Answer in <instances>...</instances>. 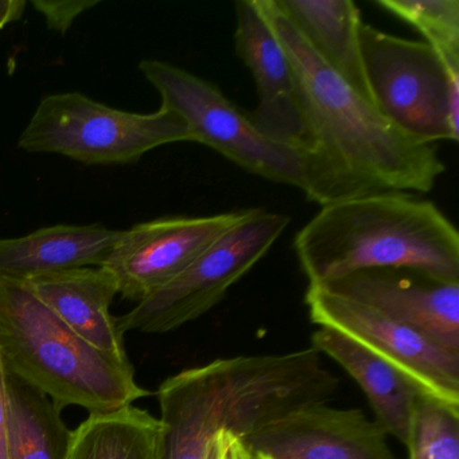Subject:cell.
<instances>
[{
  "mask_svg": "<svg viewBox=\"0 0 459 459\" xmlns=\"http://www.w3.org/2000/svg\"><path fill=\"white\" fill-rule=\"evenodd\" d=\"M291 60L307 130L302 154L306 198L319 206L384 192L429 193L446 171L434 144L392 125L335 74L281 14L262 0Z\"/></svg>",
  "mask_w": 459,
  "mask_h": 459,
  "instance_id": "cell-1",
  "label": "cell"
},
{
  "mask_svg": "<svg viewBox=\"0 0 459 459\" xmlns=\"http://www.w3.org/2000/svg\"><path fill=\"white\" fill-rule=\"evenodd\" d=\"M340 381L314 348L219 359L166 378L158 459H213L214 439H246L264 424L306 405L326 403Z\"/></svg>",
  "mask_w": 459,
  "mask_h": 459,
  "instance_id": "cell-2",
  "label": "cell"
},
{
  "mask_svg": "<svg viewBox=\"0 0 459 459\" xmlns=\"http://www.w3.org/2000/svg\"><path fill=\"white\" fill-rule=\"evenodd\" d=\"M308 284L372 268H411L459 281V233L432 201L384 192L321 206L295 235Z\"/></svg>",
  "mask_w": 459,
  "mask_h": 459,
  "instance_id": "cell-3",
  "label": "cell"
},
{
  "mask_svg": "<svg viewBox=\"0 0 459 459\" xmlns=\"http://www.w3.org/2000/svg\"><path fill=\"white\" fill-rule=\"evenodd\" d=\"M0 356L9 375L56 407L106 413L150 396L131 362L96 349L64 324L20 279L0 275Z\"/></svg>",
  "mask_w": 459,
  "mask_h": 459,
  "instance_id": "cell-4",
  "label": "cell"
},
{
  "mask_svg": "<svg viewBox=\"0 0 459 459\" xmlns=\"http://www.w3.org/2000/svg\"><path fill=\"white\" fill-rule=\"evenodd\" d=\"M195 142L170 109L133 114L79 92L42 99L18 146L28 152L61 154L84 165H127L165 144Z\"/></svg>",
  "mask_w": 459,
  "mask_h": 459,
  "instance_id": "cell-5",
  "label": "cell"
},
{
  "mask_svg": "<svg viewBox=\"0 0 459 459\" xmlns=\"http://www.w3.org/2000/svg\"><path fill=\"white\" fill-rule=\"evenodd\" d=\"M365 76L373 104L392 125L420 142L459 139V69L426 42L411 41L362 23Z\"/></svg>",
  "mask_w": 459,
  "mask_h": 459,
  "instance_id": "cell-6",
  "label": "cell"
},
{
  "mask_svg": "<svg viewBox=\"0 0 459 459\" xmlns=\"http://www.w3.org/2000/svg\"><path fill=\"white\" fill-rule=\"evenodd\" d=\"M290 221L286 214L252 209L184 273L117 316L120 332L162 334L205 316L270 252Z\"/></svg>",
  "mask_w": 459,
  "mask_h": 459,
  "instance_id": "cell-7",
  "label": "cell"
},
{
  "mask_svg": "<svg viewBox=\"0 0 459 459\" xmlns=\"http://www.w3.org/2000/svg\"><path fill=\"white\" fill-rule=\"evenodd\" d=\"M139 69L160 93V107L182 117L195 143L211 147L248 173L302 190L299 152L263 134L248 112L216 84L165 61L143 60Z\"/></svg>",
  "mask_w": 459,
  "mask_h": 459,
  "instance_id": "cell-8",
  "label": "cell"
},
{
  "mask_svg": "<svg viewBox=\"0 0 459 459\" xmlns=\"http://www.w3.org/2000/svg\"><path fill=\"white\" fill-rule=\"evenodd\" d=\"M305 303L313 324L359 343L412 381L421 394L459 408V351L322 284H308Z\"/></svg>",
  "mask_w": 459,
  "mask_h": 459,
  "instance_id": "cell-9",
  "label": "cell"
},
{
  "mask_svg": "<svg viewBox=\"0 0 459 459\" xmlns=\"http://www.w3.org/2000/svg\"><path fill=\"white\" fill-rule=\"evenodd\" d=\"M252 209L212 216L162 217L122 230L107 259L119 294L139 303L184 273L209 247L251 214Z\"/></svg>",
  "mask_w": 459,
  "mask_h": 459,
  "instance_id": "cell-10",
  "label": "cell"
},
{
  "mask_svg": "<svg viewBox=\"0 0 459 459\" xmlns=\"http://www.w3.org/2000/svg\"><path fill=\"white\" fill-rule=\"evenodd\" d=\"M235 7L236 55L251 72L259 96L249 117L263 134L302 157L307 130L291 60L268 22L262 0H238Z\"/></svg>",
  "mask_w": 459,
  "mask_h": 459,
  "instance_id": "cell-11",
  "label": "cell"
},
{
  "mask_svg": "<svg viewBox=\"0 0 459 459\" xmlns=\"http://www.w3.org/2000/svg\"><path fill=\"white\" fill-rule=\"evenodd\" d=\"M388 435L361 410L306 405L260 427L243 440L268 459H397Z\"/></svg>",
  "mask_w": 459,
  "mask_h": 459,
  "instance_id": "cell-12",
  "label": "cell"
},
{
  "mask_svg": "<svg viewBox=\"0 0 459 459\" xmlns=\"http://www.w3.org/2000/svg\"><path fill=\"white\" fill-rule=\"evenodd\" d=\"M322 284L459 351V281L411 268H372Z\"/></svg>",
  "mask_w": 459,
  "mask_h": 459,
  "instance_id": "cell-13",
  "label": "cell"
},
{
  "mask_svg": "<svg viewBox=\"0 0 459 459\" xmlns=\"http://www.w3.org/2000/svg\"><path fill=\"white\" fill-rule=\"evenodd\" d=\"M26 286L64 324L103 353L130 362L125 334L111 314L119 294L117 278L106 267H85L26 279Z\"/></svg>",
  "mask_w": 459,
  "mask_h": 459,
  "instance_id": "cell-14",
  "label": "cell"
},
{
  "mask_svg": "<svg viewBox=\"0 0 459 459\" xmlns=\"http://www.w3.org/2000/svg\"><path fill=\"white\" fill-rule=\"evenodd\" d=\"M122 230L100 224L55 225L22 238H0V275L26 279L85 267H103Z\"/></svg>",
  "mask_w": 459,
  "mask_h": 459,
  "instance_id": "cell-15",
  "label": "cell"
},
{
  "mask_svg": "<svg viewBox=\"0 0 459 459\" xmlns=\"http://www.w3.org/2000/svg\"><path fill=\"white\" fill-rule=\"evenodd\" d=\"M311 348L334 359L367 394L377 426L407 446L421 392L391 365L334 330L319 327Z\"/></svg>",
  "mask_w": 459,
  "mask_h": 459,
  "instance_id": "cell-16",
  "label": "cell"
},
{
  "mask_svg": "<svg viewBox=\"0 0 459 459\" xmlns=\"http://www.w3.org/2000/svg\"><path fill=\"white\" fill-rule=\"evenodd\" d=\"M273 4L316 55L373 104L359 42L364 22L353 0H273Z\"/></svg>",
  "mask_w": 459,
  "mask_h": 459,
  "instance_id": "cell-17",
  "label": "cell"
},
{
  "mask_svg": "<svg viewBox=\"0 0 459 459\" xmlns=\"http://www.w3.org/2000/svg\"><path fill=\"white\" fill-rule=\"evenodd\" d=\"M7 459H66L72 431L55 403L7 373Z\"/></svg>",
  "mask_w": 459,
  "mask_h": 459,
  "instance_id": "cell-18",
  "label": "cell"
},
{
  "mask_svg": "<svg viewBox=\"0 0 459 459\" xmlns=\"http://www.w3.org/2000/svg\"><path fill=\"white\" fill-rule=\"evenodd\" d=\"M160 434V419L135 405L90 413L72 431L66 459H158Z\"/></svg>",
  "mask_w": 459,
  "mask_h": 459,
  "instance_id": "cell-19",
  "label": "cell"
},
{
  "mask_svg": "<svg viewBox=\"0 0 459 459\" xmlns=\"http://www.w3.org/2000/svg\"><path fill=\"white\" fill-rule=\"evenodd\" d=\"M412 26L446 64L459 69V0H376Z\"/></svg>",
  "mask_w": 459,
  "mask_h": 459,
  "instance_id": "cell-20",
  "label": "cell"
},
{
  "mask_svg": "<svg viewBox=\"0 0 459 459\" xmlns=\"http://www.w3.org/2000/svg\"><path fill=\"white\" fill-rule=\"evenodd\" d=\"M405 447L410 459H459V408L421 394Z\"/></svg>",
  "mask_w": 459,
  "mask_h": 459,
  "instance_id": "cell-21",
  "label": "cell"
},
{
  "mask_svg": "<svg viewBox=\"0 0 459 459\" xmlns=\"http://www.w3.org/2000/svg\"><path fill=\"white\" fill-rule=\"evenodd\" d=\"M37 12L45 18L50 30L65 34L74 21L92 7L98 6V0H33Z\"/></svg>",
  "mask_w": 459,
  "mask_h": 459,
  "instance_id": "cell-22",
  "label": "cell"
},
{
  "mask_svg": "<svg viewBox=\"0 0 459 459\" xmlns=\"http://www.w3.org/2000/svg\"><path fill=\"white\" fill-rule=\"evenodd\" d=\"M7 413H9L7 370L0 356V459H7Z\"/></svg>",
  "mask_w": 459,
  "mask_h": 459,
  "instance_id": "cell-23",
  "label": "cell"
},
{
  "mask_svg": "<svg viewBox=\"0 0 459 459\" xmlns=\"http://www.w3.org/2000/svg\"><path fill=\"white\" fill-rule=\"evenodd\" d=\"M25 7V0H0V31L10 23L21 20Z\"/></svg>",
  "mask_w": 459,
  "mask_h": 459,
  "instance_id": "cell-24",
  "label": "cell"
},
{
  "mask_svg": "<svg viewBox=\"0 0 459 459\" xmlns=\"http://www.w3.org/2000/svg\"><path fill=\"white\" fill-rule=\"evenodd\" d=\"M233 434L230 431H221L214 439V459H232L230 445Z\"/></svg>",
  "mask_w": 459,
  "mask_h": 459,
  "instance_id": "cell-25",
  "label": "cell"
},
{
  "mask_svg": "<svg viewBox=\"0 0 459 459\" xmlns=\"http://www.w3.org/2000/svg\"><path fill=\"white\" fill-rule=\"evenodd\" d=\"M230 454H232V459H254L251 451L247 448L243 439H240L238 435H233L232 445H230Z\"/></svg>",
  "mask_w": 459,
  "mask_h": 459,
  "instance_id": "cell-26",
  "label": "cell"
},
{
  "mask_svg": "<svg viewBox=\"0 0 459 459\" xmlns=\"http://www.w3.org/2000/svg\"><path fill=\"white\" fill-rule=\"evenodd\" d=\"M254 459H268V458H265V456H262V455H254Z\"/></svg>",
  "mask_w": 459,
  "mask_h": 459,
  "instance_id": "cell-27",
  "label": "cell"
}]
</instances>
